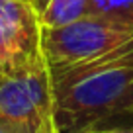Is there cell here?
I'll list each match as a JSON object with an SVG mask.
<instances>
[{
  "label": "cell",
  "instance_id": "3957f363",
  "mask_svg": "<svg viewBox=\"0 0 133 133\" xmlns=\"http://www.w3.org/2000/svg\"><path fill=\"white\" fill-rule=\"evenodd\" d=\"M41 51L37 12L24 0H0V72L16 75Z\"/></svg>",
  "mask_w": 133,
  "mask_h": 133
},
{
  "label": "cell",
  "instance_id": "ba28073f",
  "mask_svg": "<svg viewBox=\"0 0 133 133\" xmlns=\"http://www.w3.org/2000/svg\"><path fill=\"white\" fill-rule=\"evenodd\" d=\"M24 2H29V0H24Z\"/></svg>",
  "mask_w": 133,
  "mask_h": 133
},
{
  "label": "cell",
  "instance_id": "277c9868",
  "mask_svg": "<svg viewBox=\"0 0 133 133\" xmlns=\"http://www.w3.org/2000/svg\"><path fill=\"white\" fill-rule=\"evenodd\" d=\"M90 16V0H51L39 16L41 28H63Z\"/></svg>",
  "mask_w": 133,
  "mask_h": 133
},
{
  "label": "cell",
  "instance_id": "7a4b0ae2",
  "mask_svg": "<svg viewBox=\"0 0 133 133\" xmlns=\"http://www.w3.org/2000/svg\"><path fill=\"white\" fill-rule=\"evenodd\" d=\"M133 43V28L98 16H86L63 28H41V51L47 63L98 59Z\"/></svg>",
  "mask_w": 133,
  "mask_h": 133
},
{
  "label": "cell",
  "instance_id": "5b68a950",
  "mask_svg": "<svg viewBox=\"0 0 133 133\" xmlns=\"http://www.w3.org/2000/svg\"><path fill=\"white\" fill-rule=\"evenodd\" d=\"M90 16L133 28V0H90Z\"/></svg>",
  "mask_w": 133,
  "mask_h": 133
},
{
  "label": "cell",
  "instance_id": "9c48e42d",
  "mask_svg": "<svg viewBox=\"0 0 133 133\" xmlns=\"http://www.w3.org/2000/svg\"><path fill=\"white\" fill-rule=\"evenodd\" d=\"M0 75H2V72H0Z\"/></svg>",
  "mask_w": 133,
  "mask_h": 133
},
{
  "label": "cell",
  "instance_id": "8992f818",
  "mask_svg": "<svg viewBox=\"0 0 133 133\" xmlns=\"http://www.w3.org/2000/svg\"><path fill=\"white\" fill-rule=\"evenodd\" d=\"M0 133H25V131L20 127V125L12 123L10 119H6V117L0 116Z\"/></svg>",
  "mask_w": 133,
  "mask_h": 133
},
{
  "label": "cell",
  "instance_id": "52a82bcc",
  "mask_svg": "<svg viewBox=\"0 0 133 133\" xmlns=\"http://www.w3.org/2000/svg\"><path fill=\"white\" fill-rule=\"evenodd\" d=\"M86 133H133V127H96Z\"/></svg>",
  "mask_w": 133,
  "mask_h": 133
},
{
  "label": "cell",
  "instance_id": "6da1fadb",
  "mask_svg": "<svg viewBox=\"0 0 133 133\" xmlns=\"http://www.w3.org/2000/svg\"><path fill=\"white\" fill-rule=\"evenodd\" d=\"M49 80L57 133L96 129L133 112V43L98 59L51 63Z\"/></svg>",
  "mask_w": 133,
  "mask_h": 133
}]
</instances>
